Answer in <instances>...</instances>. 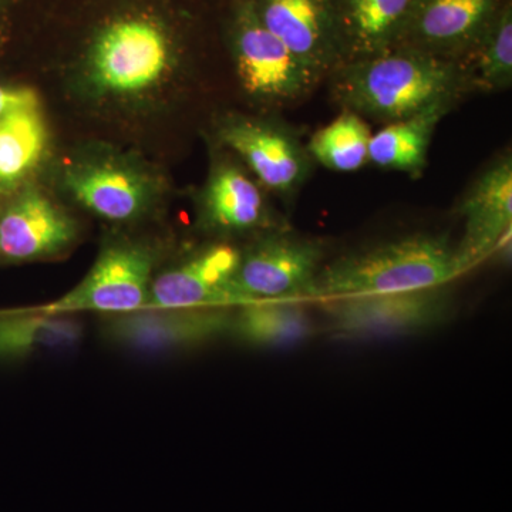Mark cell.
I'll return each instance as SVG.
<instances>
[{"label":"cell","mask_w":512,"mask_h":512,"mask_svg":"<svg viewBox=\"0 0 512 512\" xmlns=\"http://www.w3.org/2000/svg\"><path fill=\"white\" fill-rule=\"evenodd\" d=\"M313 330L305 301H255L234 306L228 336L249 348L276 349L311 338Z\"/></svg>","instance_id":"18"},{"label":"cell","mask_w":512,"mask_h":512,"mask_svg":"<svg viewBox=\"0 0 512 512\" xmlns=\"http://www.w3.org/2000/svg\"><path fill=\"white\" fill-rule=\"evenodd\" d=\"M217 136L266 191L288 204L315 168L301 131L276 117L229 114L218 121Z\"/></svg>","instance_id":"6"},{"label":"cell","mask_w":512,"mask_h":512,"mask_svg":"<svg viewBox=\"0 0 512 512\" xmlns=\"http://www.w3.org/2000/svg\"><path fill=\"white\" fill-rule=\"evenodd\" d=\"M508 2L420 0L400 46L460 62Z\"/></svg>","instance_id":"14"},{"label":"cell","mask_w":512,"mask_h":512,"mask_svg":"<svg viewBox=\"0 0 512 512\" xmlns=\"http://www.w3.org/2000/svg\"><path fill=\"white\" fill-rule=\"evenodd\" d=\"M153 249L119 239L101 249L86 278L62 298L36 308L53 315L99 312L124 315L147 308L154 279Z\"/></svg>","instance_id":"7"},{"label":"cell","mask_w":512,"mask_h":512,"mask_svg":"<svg viewBox=\"0 0 512 512\" xmlns=\"http://www.w3.org/2000/svg\"><path fill=\"white\" fill-rule=\"evenodd\" d=\"M325 244L292 228L266 232L242 249L232 279L234 306L255 301H311L312 286L322 269Z\"/></svg>","instance_id":"5"},{"label":"cell","mask_w":512,"mask_h":512,"mask_svg":"<svg viewBox=\"0 0 512 512\" xmlns=\"http://www.w3.org/2000/svg\"><path fill=\"white\" fill-rule=\"evenodd\" d=\"M348 296L319 302L328 330L343 340L417 335L446 325L456 312L450 286Z\"/></svg>","instance_id":"4"},{"label":"cell","mask_w":512,"mask_h":512,"mask_svg":"<svg viewBox=\"0 0 512 512\" xmlns=\"http://www.w3.org/2000/svg\"><path fill=\"white\" fill-rule=\"evenodd\" d=\"M63 184L74 201L110 222L140 220L154 200L151 178L123 158L77 161L67 168Z\"/></svg>","instance_id":"11"},{"label":"cell","mask_w":512,"mask_h":512,"mask_svg":"<svg viewBox=\"0 0 512 512\" xmlns=\"http://www.w3.org/2000/svg\"><path fill=\"white\" fill-rule=\"evenodd\" d=\"M83 323L76 315L30 311L0 312V360L64 352L83 339Z\"/></svg>","instance_id":"19"},{"label":"cell","mask_w":512,"mask_h":512,"mask_svg":"<svg viewBox=\"0 0 512 512\" xmlns=\"http://www.w3.org/2000/svg\"><path fill=\"white\" fill-rule=\"evenodd\" d=\"M464 234L456 245L466 272L490 258L512 228V156L504 150L468 185L457 205Z\"/></svg>","instance_id":"10"},{"label":"cell","mask_w":512,"mask_h":512,"mask_svg":"<svg viewBox=\"0 0 512 512\" xmlns=\"http://www.w3.org/2000/svg\"><path fill=\"white\" fill-rule=\"evenodd\" d=\"M457 104L440 101L407 119L386 124L370 138L369 163L382 170L421 177L429 164L427 157L434 133Z\"/></svg>","instance_id":"17"},{"label":"cell","mask_w":512,"mask_h":512,"mask_svg":"<svg viewBox=\"0 0 512 512\" xmlns=\"http://www.w3.org/2000/svg\"><path fill=\"white\" fill-rule=\"evenodd\" d=\"M256 18L320 79L342 64L329 0H249Z\"/></svg>","instance_id":"13"},{"label":"cell","mask_w":512,"mask_h":512,"mask_svg":"<svg viewBox=\"0 0 512 512\" xmlns=\"http://www.w3.org/2000/svg\"><path fill=\"white\" fill-rule=\"evenodd\" d=\"M30 2L33 0H0V39L9 35L16 10ZM49 2H56V0H49Z\"/></svg>","instance_id":"24"},{"label":"cell","mask_w":512,"mask_h":512,"mask_svg":"<svg viewBox=\"0 0 512 512\" xmlns=\"http://www.w3.org/2000/svg\"><path fill=\"white\" fill-rule=\"evenodd\" d=\"M329 2L342 64H345L400 46L420 0Z\"/></svg>","instance_id":"16"},{"label":"cell","mask_w":512,"mask_h":512,"mask_svg":"<svg viewBox=\"0 0 512 512\" xmlns=\"http://www.w3.org/2000/svg\"><path fill=\"white\" fill-rule=\"evenodd\" d=\"M470 93H497L512 84V0L460 62Z\"/></svg>","instance_id":"21"},{"label":"cell","mask_w":512,"mask_h":512,"mask_svg":"<svg viewBox=\"0 0 512 512\" xmlns=\"http://www.w3.org/2000/svg\"><path fill=\"white\" fill-rule=\"evenodd\" d=\"M49 133L39 106L0 120V192L13 190L42 163Z\"/></svg>","instance_id":"20"},{"label":"cell","mask_w":512,"mask_h":512,"mask_svg":"<svg viewBox=\"0 0 512 512\" xmlns=\"http://www.w3.org/2000/svg\"><path fill=\"white\" fill-rule=\"evenodd\" d=\"M32 106H39V100L33 90L0 83V120L13 111Z\"/></svg>","instance_id":"23"},{"label":"cell","mask_w":512,"mask_h":512,"mask_svg":"<svg viewBox=\"0 0 512 512\" xmlns=\"http://www.w3.org/2000/svg\"><path fill=\"white\" fill-rule=\"evenodd\" d=\"M328 79L340 109L383 124L470 94L460 64L406 46L342 64Z\"/></svg>","instance_id":"1"},{"label":"cell","mask_w":512,"mask_h":512,"mask_svg":"<svg viewBox=\"0 0 512 512\" xmlns=\"http://www.w3.org/2000/svg\"><path fill=\"white\" fill-rule=\"evenodd\" d=\"M76 237L73 218L36 188L23 191L0 214V256L6 261L50 258Z\"/></svg>","instance_id":"15"},{"label":"cell","mask_w":512,"mask_h":512,"mask_svg":"<svg viewBox=\"0 0 512 512\" xmlns=\"http://www.w3.org/2000/svg\"><path fill=\"white\" fill-rule=\"evenodd\" d=\"M241 252L237 245L222 239L192 252L154 276L147 308H234L231 285Z\"/></svg>","instance_id":"12"},{"label":"cell","mask_w":512,"mask_h":512,"mask_svg":"<svg viewBox=\"0 0 512 512\" xmlns=\"http://www.w3.org/2000/svg\"><path fill=\"white\" fill-rule=\"evenodd\" d=\"M231 306L143 308L106 316L101 328L114 345L141 353L187 352L228 336Z\"/></svg>","instance_id":"8"},{"label":"cell","mask_w":512,"mask_h":512,"mask_svg":"<svg viewBox=\"0 0 512 512\" xmlns=\"http://www.w3.org/2000/svg\"><path fill=\"white\" fill-rule=\"evenodd\" d=\"M367 121L353 111L342 110L328 126L319 128L308 143L315 164L335 173H356L369 164V143L372 138Z\"/></svg>","instance_id":"22"},{"label":"cell","mask_w":512,"mask_h":512,"mask_svg":"<svg viewBox=\"0 0 512 512\" xmlns=\"http://www.w3.org/2000/svg\"><path fill=\"white\" fill-rule=\"evenodd\" d=\"M221 43L242 90L262 106H292L322 82L259 22L249 0H224Z\"/></svg>","instance_id":"3"},{"label":"cell","mask_w":512,"mask_h":512,"mask_svg":"<svg viewBox=\"0 0 512 512\" xmlns=\"http://www.w3.org/2000/svg\"><path fill=\"white\" fill-rule=\"evenodd\" d=\"M198 207L202 227L224 241L291 228L272 207L265 188L235 156L212 164Z\"/></svg>","instance_id":"9"},{"label":"cell","mask_w":512,"mask_h":512,"mask_svg":"<svg viewBox=\"0 0 512 512\" xmlns=\"http://www.w3.org/2000/svg\"><path fill=\"white\" fill-rule=\"evenodd\" d=\"M466 274L446 235L417 232L339 256L322 266L311 301L417 291L451 284Z\"/></svg>","instance_id":"2"}]
</instances>
